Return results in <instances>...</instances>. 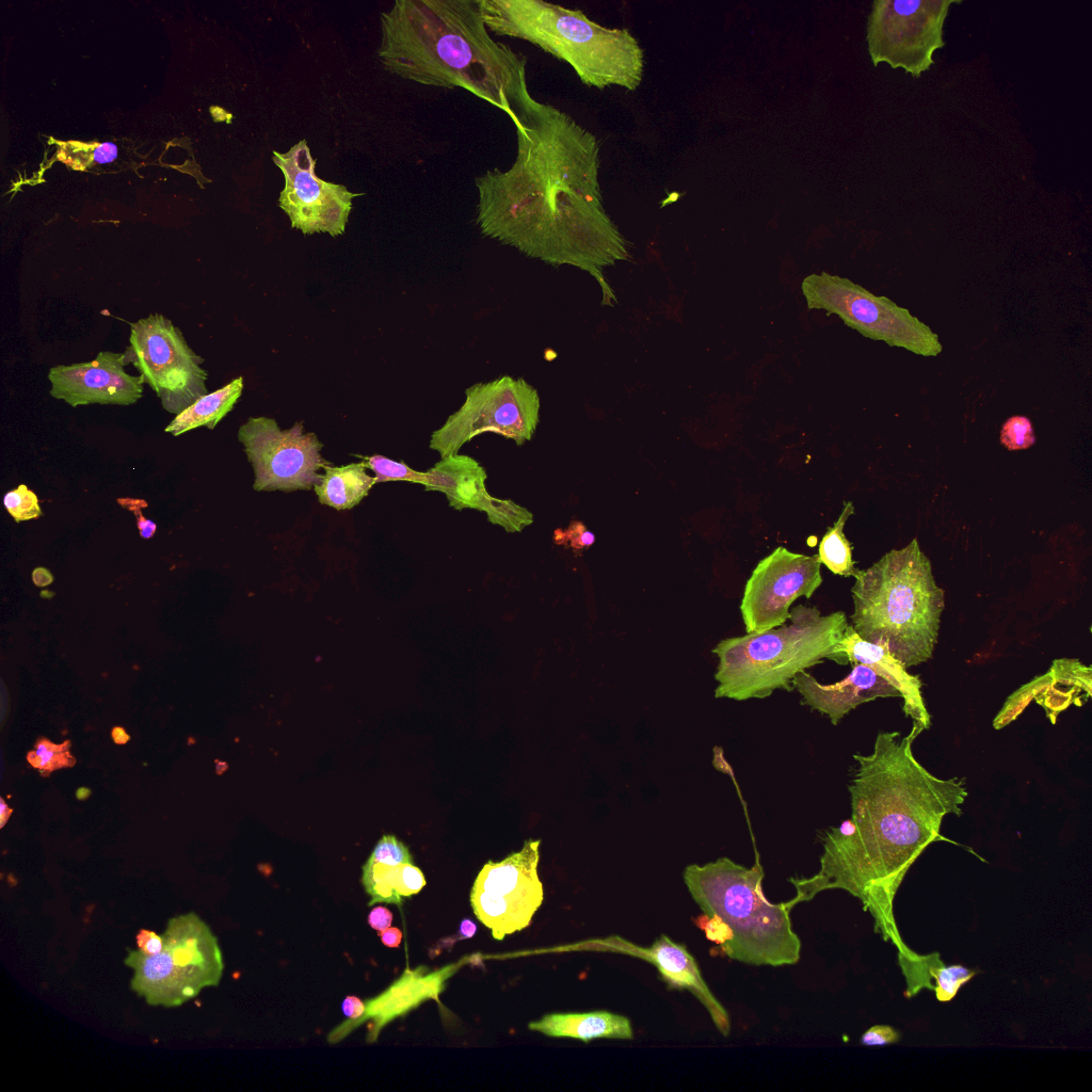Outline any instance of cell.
Returning <instances> with one entry per match:
<instances>
[{"mask_svg":"<svg viewBox=\"0 0 1092 1092\" xmlns=\"http://www.w3.org/2000/svg\"><path fill=\"white\" fill-rule=\"evenodd\" d=\"M509 117L516 128L515 161L475 179L480 231L531 258L587 272L600 288L601 305L614 306L605 269L630 254L604 206L596 135L528 89Z\"/></svg>","mask_w":1092,"mask_h":1092,"instance_id":"cell-1","label":"cell"},{"mask_svg":"<svg viewBox=\"0 0 1092 1092\" xmlns=\"http://www.w3.org/2000/svg\"><path fill=\"white\" fill-rule=\"evenodd\" d=\"M921 730L913 724L906 736L880 732L869 754H854L849 785L851 818L829 829L822 839L818 871L790 878L792 910L818 894L841 889L858 898L874 919V930L896 946L899 965L917 953L902 941L893 903L908 870L941 835L945 816L962 815L968 792L964 778H940L914 756Z\"/></svg>","mask_w":1092,"mask_h":1092,"instance_id":"cell-2","label":"cell"},{"mask_svg":"<svg viewBox=\"0 0 1092 1092\" xmlns=\"http://www.w3.org/2000/svg\"><path fill=\"white\" fill-rule=\"evenodd\" d=\"M380 23L379 60L403 79L464 89L508 115L528 89L526 58L489 35L478 0H397Z\"/></svg>","mask_w":1092,"mask_h":1092,"instance_id":"cell-3","label":"cell"},{"mask_svg":"<svg viewBox=\"0 0 1092 1092\" xmlns=\"http://www.w3.org/2000/svg\"><path fill=\"white\" fill-rule=\"evenodd\" d=\"M764 869L729 857L688 865L684 882L703 915L696 921L709 941L729 959L783 966L800 960L801 941L792 929L786 902H770L762 889Z\"/></svg>","mask_w":1092,"mask_h":1092,"instance_id":"cell-4","label":"cell"},{"mask_svg":"<svg viewBox=\"0 0 1092 1092\" xmlns=\"http://www.w3.org/2000/svg\"><path fill=\"white\" fill-rule=\"evenodd\" d=\"M854 578L851 620L857 635L886 648L905 668L931 659L945 593L917 539L886 552L870 567L857 569Z\"/></svg>","mask_w":1092,"mask_h":1092,"instance_id":"cell-5","label":"cell"},{"mask_svg":"<svg viewBox=\"0 0 1092 1092\" xmlns=\"http://www.w3.org/2000/svg\"><path fill=\"white\" fill-rule=\"evenodd\" d=\"M488 31L527 41L568 63L587 86H620L635 91L641 83L643 50L627 28H608L581 10L542 0H478Z\"/></svg>","mask_w":1092,"mask_h":1092,"instance_id":"cell-6","label":"cell"},{"mask_svg":"<svg viewBox=\"0 0 1092 1092\" xmlns=\"http://www.w3.org/2000/svg\"><path fill=\"white\" fill-rule=\"evenodd\" d=\"M790 623L759 633L720 641L714 673L716 698H766L776 690L791 691L801 672L830 659L848 621L842 611L822 615L815 607L799 605Z\"/></svg>","mask_w":1092,"mask_h":1092,"instance_id":"cell-7","label":"cell"},{"mask_svg":"<svg viewBox=\"0 0 1092 1092\" xmlns=\"http://www.w3.org/2000/svg\"><path fill=\"white\" fill-rule=\"evenodd\" d=\"M159 953L128 949L124 962L133 969L131 990L149 1006L173 1008L216 986L224 962L218 938L195 913L168 919Z\"/></svg>","mask_w":1092,"mask_h":1092,"instance_id":"cell-8","label":"cell"},{"mask_svg":"<svg viewBox=\"0 0 1092 1092\" xmlns=\"http://www.w3.org/2000/svg\"><path fill=\"white\" fill-rule=\"evenodd\" d=\"M801 289L808 309L835 314L866 338L926 357L943 351L938 336L906 308L846 277L826 272L810 274L803 279Z\"/></svg>","mask_w":1092,"mask_h":1092,"instance_id":"cell-9","label":"cell"},{"mask_svg":"<svg viewBox=\"0 0 1092 1092\" xmlns=\"http://www.w3.org/2000/svg\"><path fill=\"white\" fill-rule=\"evenodd\" d=\"M540 408L537 390L523 378L502 375L477 383L466 389L463 405L433 432L430 448L443 459L487 432L521 446L536 430Z\"/></svg>","mask_w":1092,"mask_h":1092,"instance_id":"cell-10","label":"cell"},{"mask_svg":"<svg viewBox=\"0 0 1092 1092\" xmlns=\"http://www.w3.org/2000/svg\"><path fill=\"white\" fill-rule=\"evenodd\" d=\"M161 401L162 407L178 415L207 395L204 359L186 341L179 327L160 314H151L130 325L129 346L124 353Z\"/></svg>","mask_w":1092,"mask_h":1092,"instance_id":"cell-11","label":"cell"},{"mask_svg":"<svg viewBox=\"0 0 1092 1092\" xmlns=\"http://www.w3.org/2000/svg\"><path fill=\"white\" fill-rule=\"evenodd\" d=\"M957 0H877L869 16L867 41L873 65L888 63L914 78L933 64L944 45L943 28Z\"/></svg>","mask_w":1092,"mask_h":1092,"instance_id":"cell-12","label":"cell"},{"mask_svg":"<svg viewBox=\"0 0 1092 1092\" xmlns=\"http://www.w3.org/2000/svg\"><path fill=\"white\" fill-rule=\"evenodd\" d=\"M540 845V839H529L502 861H488L473 882L471 908L497 941L527 928L543 902Z\"/></svg>","mask_w":1092,"mask_h":1092,"instance_id":"cell-13","label":"cell"},{"mask_svg":"<svg viewBox=\"0 0 1092 1092\" xmlns=\"http://www.w3.org/2000/svg\"><path fill=\"white\" fill-rule=\"evenodd\" d=\"M238 439L253 466L255 491L310 489L320 481L319 469L330 465L322 456V443L303 422L282 430L266 416L250 417L238 431Z\"/></svg>","mask_w":1092,"mask_h":1092,"instance_id":"cell-14","label":"cell"},{"mask_svg":"<svg viewBox=\"0 0 1092 1092\" xmlns=\"http://www.w3.org/2000/svg\"><path fill=\"white\" fill-rule=\"evenodd\" d=\"M272 159L285 180L277 204L288 215L291 227L304 235L327 232L334 238L342 235L352 200L362 193H353L346 186L318 177L316 159L306 140H301L286 152L273 151Z\"/></svg>","mask_w":1092,"mask_h":1092,"instance_id":"cell-15","label":"cell"},{"mask_svg":"<svg viewBox=\"0 0 1092 1092\" xmlns=\"http://www.w3.org/2000/svg\"><path fill=\"white\" fill-rule=\"evenodd\" d=\"M818 555L792 552L778 546L760 560L746 581L740 611L746 633L784 625L789 608L801 596L810 598L823 579Z\"/></svg>","mask_w":1092,"mask_h":1092,"instance_id":"cell-16","label":"cell"},{"mask_svg":"<svg viewBox=\"0 0 1092 1092\" xmlns=\"http://www.w3.org/2000/svg\"><path fill=\"white\" fill-rule=\"evenodd\" d=\"M124 353L99 352L90 362L49 370L50 395L71 407L89 404L131 405L143 395L144 379L125 370Z\"/></svg>","mask_w":1092,"mask_h":1092,"instance_id":"cell-17","label":"cell"},{"mask_svg":"<svg viewBox=\"0 0 1092 1092\" xmlns=\"http://www.w3.org/2000/svg\"><path fill=\"white\" fill-rule=\"evenodd\" d=\"M792 685L803 704L825 714L834 725L861 704L878 697L900 696L888 680L861 663L853 664L852 671L834 684H821L803 671L793 678Z\"/></svg>","mask_w":1092,"mask_h":1092,"instance_id":"cell-18","label":"cell"},{"mask_svg":"<svg viewBox=\"0 0 1092 1092\" xmlns=\"http://www.w3.org/2000/svg\"><path fill=\"white\" fill-rule=\"evenodd\" d=\"M830 660L839 664L861 663L872 669L899 691L903 700V712L914 721L913 724L921 732L929 729L931 717L925 706L920 679L910 674L886 648L862 639L852 625L848 624Z\"/></svg>","mask_w":1092,"mask_h":1092,"instance_id":"cell-19","label":"cell"},{"mask_svg":"<svg viewBox=\"0 0 1092 1092\" xmlns=\"http://www.w3.org/2000/svg\"><path fill=\"white\" fill-rule=\"evenodd\" d=\"M626 948L628 953L654 964L671 989L687 990L695 996L707 1010L718 1031L723 1037L729 1034V1014L710 991L695 959L686 946L662 934L648 948L635 945Z\"/></svg>","mask_w":1092,"mask_h":1092,"instance_id":"cell-20","label":"cell"},{"mask_svg":"<svg viewBox=\"0 0 1092 1092\" xmlns=\"http://www.w3.org/2000/svg\"><path fill=\"white\" fill-rule=\"evenodd\" d=\"M427 476L424 488L444 493L449 505L457 511L483 512L491 498L485 484L487 473L471 456L456 453L443 457L427 470Z\"/></svg>","mask_w":1092,"mask_h":1092,"instance_id":"cell-21","label":"cell"},{"mask_svg":"<svg viewBox=\"0 0 1092 1092\" xmlns=\"http://www.w3.org/2000/svg\"><path fill=\"white\" fill-rule=\"evenodd\" d=\"M528 1028L549 1037L573 1038L583 1042L599 1038H633L630 1021L608 1011L547 1014L539 1021L529 1023Z\"/></svg>","mask_w":1092,"mask_h":1092,"instance_id":"cell-22","label":"cell"},{"mask_svg":"<svg viewBox=\"0 0 1092 1092\" xmlns=\"http://www.w3.org/2000/svg\"><path fill=\"white\" fill-rule=\"evenodd\" d=\"M365 461L343 466H325L321 481L314 487L321 504L338 511L357 505L376 483L367 473Z\"/></svg>","mask_w":1092,"mask_h":1092,"instance_id":"cell-23","label":"cell"},{"mask_svg":"<svg viewBox=\"0 0 1092 1092\" xmlns=\"http://www.w3.org/2000/svg\"><path fill=\"white\" fill-rule=\"evenodd\" d=\"M243 389V378L238 376L218 390L204 395L188 406L165 428L166 433L181 435L199 427L214 429L234 408Z\"/></svg>","mask_w":1092,"mask_h":1092,"instance_id":"cell-24","label":"cell"},{"mask_svg":"<svg viewBox=\"0 0 1092 1092\" xmlns=\"http://www.w3.org/2000/svg\"><path fill=\"white\" fill-rule=\"evenodd\" d=\"M854 513L851 501L844 503L842 511L835 524L828 529L819 544V560L832 573L840 576H854L856 568L852 560V548L844 533V527L850 515Z\"/></svg>","mask_w":1092,"mask_h":1092,"instance_id":"cell-25","label":"cell"},{"mask_svg":"<svg viewBox=\"0 0 1092 1092\" xmlns=\"http://www.w3.org/2000/svg\"><path fill=\"white\" fill-rule=\"evenodd\" d=\"M402 865L390 866L370 857L367 860L363 866L362 882L371 897L369 905L378 902L399 904L406 898L401 880Z\"/></svg>","mask_w":1092,"mask_h":1092,"instance_id":"cell-26","label":"cell"},{"mask_svg":"<svg viewBox=\"0 0 1092 1092\" xmlns=\"http://www.w3.org/2000/svg\"><path fill=\"white\" fill-rule=\"evenodd\" d=\"M926 974L938 1001H950L976 971L960 964L945 965L938 953L928 956Z\"/></svg>","mask_w":1092,"mask_h":1092,"instance_id":"cell-27","label":"cell"},{"mask_svg":"<svg viewBox=\"0 0 1092 1092\" xmlns=\"http://www.w3.org/2000/svg\"><path fill=\"white\" fill-rule=\"evenodd\" d=\"M54 142L58 160L76 171H84L95 163H110L117 158V146L111 142Z\"/></svg>","mask_w":1092,"mask_h":1092,"instance_id":"cell-28","label":"cell"},{"mask_svg":"<svg viewBox=\"0 0 1092 1092\" xmlns=\"http://www.w3.org/2000/svg\"><path fill=\"white\" fill-rule=\"evenodd\" d=\"M70 740L57 744L45 737L39 738L34 750L28 752L27 760L39 770L41 775L47 776L51 772L75 766L76 758L70 753Z\"/></svg>","mask_w":1092,"mask_h":1092,"instance_id":"cell-29","label":"cell"},{"mask_svg":"<svg viewBox=\"0 0 1092 1092\" xmlns=\"http://www.w3.org/2000/svg\"><path fill=\"white\" fill-rule=\"evenodd\" d=\"M483 512L489 523L503 527L507 532H520L533 523L532 513L510 499L491 496Z\"/></svg>","mask_w":1092,"mask_h":1092,"instance_id":"cell-30","label":"cell"},{"mask_svg":"<svg viewBox=\"0 0 1092 1092\" xmlns=\"http://www.w3.org/2000/svg\"><path fill=\"white\" fill-rule=\"evenodd\" d=\"M367 467L374 472L375 482L408 481L425 486L427 471H417L403 462H397L383 455L360 456Z\"/></svg>","mask_w":1092,"mask_h":1092,"instance_id":"cell-31","label":"cell"},{"mask_svg":"<svg viewBox=\"0 0 1092 1092\" xmlns=\"http://www.w3.org/2000/svg\"><path fill=\"white\" fill-rule=\"evenodd\" d=\"M3 504L16 523L35 519L43 514L37 496L25 484L6 493Z\"/></svg>","mask_w":1092,"mask_h":1092,"instance_id":"cell-32","label":"cell"},{"mask_svg":"<svg viewBox=\"0 0 1092 1092\" xmlns=\"http://www.w3.org/2000/svg\"><path fill=\"white\" fill-rule=\"evenodd\" d=\"M1000 441L1008 450H1023L1035 443L1031 421L1025 416H1012L1002 424Z\"/></svg>","mask_w":1092,"mask_h":1092,"instance_id":"cell-33","label":"cell"},{"mask_svg":"<svg viewBox=\"0 0 1092 1092\" xmlns=\"http://www.w3.org/2000/svg\"><path fill=\"white\" fill-rule=\"evenodd\" d=\"M369 857L390 866L413 863V857L407 847L394 835L382 836Z\"/></svg>","mask_w":1092,"mask_h":1092,"instance_id":"cell-34","label":"cell"},{"mask_svg":"<svg viewBox=\"0 0 1092 1092\" xmlns=\"http://www.w3.org/2000/svg\"><path fill=\"white\" fill-rule=\"evenodd\" d=\"M553 541L557 545L572 548L578 555L595 543V535L582 521L574 520L567 528L557 529L553 532Z\"/></svg>","mask_w":1092,"mask_h":1092,"instance_id":"cell-35","label":"cell"},{"mask_svg":"<svg viewBox=\"0 0 1092 1092\" xmlns=\"http://www.w3.org/2000/svg\"><path fill=\"white\" fill-rule=\"evenodd\" d=\"M900 1033L889 1025H876L866 1030L861 1037V1044L866 1046L889 1045L899 1042Z\"/></svg>","mask_w":1092,"mask_h":1092,"instance_id":"cell-36","label":"cell"},{"mask_svg":"<svg viewBox=\"0 0 1092 1092\" xmlns=\"http://www.w3.org/2000/svg\"><path fill=\"white\" fill-rule=\"evenodd\" d=\"M138 949L147 954H156L162 950L163 937L148 929H141L136 935Z\"/></svg>","mask_w":1092,"mask_h":1092,"instance_id":"cell-37","label":"cell"},{"mask_svg":"<svg viewBox=\"0 0 1092 1092\" xmlns=\"http://www.w3.org/2000/svg\"><path fill=\"white\" fill-rule=\"evenodd\" d=\"M391 921L392 913L385 906H375L370 911L368 915L369 926L378 932H381L390 927Z\"/></svg>","mask_w":1092,"mask_h":1092,"instance_id":"cell-38","label":"cell"},{"mask_svg":"<svg viewBox=\"0 0 1092 1092\" xmlns=\"http://www.w3.org/2000/svg\"><path fill=\"white\" fill-rule=\"evenodd\" d=\"M344 1015L350 1018H357L364 1012V1002L356 996H347L341 1005Z\"/></svg>","mask_w":1092,"mask_h":1092,"instance_id":"cell-39","label":"cell"},{"mask_svg":"<svg viewBox=\"0 0 1092 1092\" xmlns=\"http://www.w3.org/2000/svg\"><path fill=\"white\" fill-rule=\"evenodd\" d=\"M382 943L389 948L399 947L402 941V932L398 928L388 927L387 929L379 932Z\"/></svg>","mask_w":1092,"mask_h":1092,"instance_id":"cell-40","label":"cell"},{"mask_svg":"<svg viewBox=\"0 0 1092 1092\" xmlns=\"http://www.w3.org/2000/svg\"><path fill=\"white\" fill-rule=\"evenodd\" d=\"M133 511H135L134 512L135 515L138 514L136 525H138V528L140 530V535L143 539H150L155 534V532H156V529H157L156 524L154 521L145 518L142 515V513H141V511H140V509L138 507Z\"/></svg>","mask_w":1092,"mask_h":1092,"instance_id":"cell-41","label":"cell"},{"mask_svg":"<svg viewBox=\"0 0 1092 1092\" xmlns=\"http://www.w3.org/2000/svg\"><path fill=\"white\" fill-rule=\"evenodd\" d=\"M32 581L35 585L44 588L53 582V576L49 569L36 567L32 572Z\"/></svg>","mask_w":1092,"mask_h":1092,"instance_id":"cell-42","label":"cell"},{"mask_svg":"<svg viewBox=\"0 0 1092 1092\" xmlns=\"http://www.w3.org/2000/svg\"><path fill=\"white\" fill-rule=\"evenodd\" d=\"M477 926L470 919H463L460 924V940L470 938L475 935Z\"/></svg>","mask_w":1092,"mask_h":1092,"instance_id":"cell-43","label":"cell"},{"mask_svg":"<svg viewBox=\"0 0 1092 1092\" xmlns=\"http://www.w3.org/2000/svg\"><path fill=\"white\" fill-rule=\"evenodd\" d=\"M111 736L116 744H125L130 740V736L122 726L113 727Z\"/></svg>","mask_w":1092,"mask_h":1092,"instance_id":"cell-44","label":"cell"},{"mask_svg":"<svg viewBox=\"0 0 1092 1092\" xmlns=\"http://www.w3.org/2000/svg\"><path fill=\"white\" fill-rule=\"evenodd\" d=\"M13 809L7 806L3 798L0 797V828H3L9 820Z\"/></svg>","mask_w":1092,"mask_h":1092,"instance_id":"cell-45","label":"cell"},{"mask_svg":"<svg viewBox=\"0 0 1092 1092\" xmlns=\"http://www.w3.org/2000/svg\"><path fill=\"white\" fill-rule=\"evenodd\" d=\"M91 793H92V791H91V789H90V788H87V787H79V788H78V789L76 790V793H75V794H76V798H77V799H78L79 801H85V800H87V799H89V797L91 796Z\"/></svg>","mask_w":1092,"mask_h":1092,"instance_id":"cell-46","label":"cell"}]
</instances>
